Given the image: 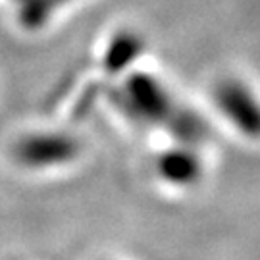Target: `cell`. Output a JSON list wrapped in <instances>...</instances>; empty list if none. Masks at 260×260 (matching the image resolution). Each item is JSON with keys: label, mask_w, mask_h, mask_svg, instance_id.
I'll use <instances>...</instances> for the list:
<instances>
[{"label": "cell", "mask_w": 260, "mask_h": 260, "mask_svg": "<svg viewBox=\"0 0 260 260\" xmlns=\"http://www.w3.org/2000/svg\"><path fill=\"white\" fill-rule=\"evenodd\" d=\"M216 103L243 133L260 137V104L245 85L235 79L222 81L216 89Z\"/></svg>", "instance_id": "cell-1"}, {"label": "cell", "mask_w": 260, "mask_h": 260, "mask_svg": "<svg viewBox=\"0 0 260 260\" xmlns=\"http://www.w3.org/2000/svg\"><path fill=\"white\" fill-rule=\"evenodd\" d=\"M125 106L137 118H145L150 121L164 120L172 114L170 101H168V94L162 89V85L149 75L141 74L127 79Z\"/></svg>", "instance_id": "cell-2"}, {"label": "cell", "mask_w": 260, "mask_h": 260, "mask_svg": "<svg viewBox=\"0 0 260 260\" xmlns=\"http://www.w3.org/2000/svg\"><path fill=\"white\" fill-rule=\"evenodd\" d=\"M74 143L62 135H35L23 139L18 147V156L25 164L45 166L54 164L74 154Z\"/></svg>", "instance_id": "cell-3"}, {"label": "cell", "mask_w": 260, "mask_h": 260, "mask_svg": "<svg viewBox=\"0 0 260 260\" xmlns=\"http://www.w3.org/2000/svg\"><path fill=\"white\" fill-rule=\"evenodd\" d=\"M141 50V45L135 35L129 33H121L118 39H114V43L108 48L106 56V64L110 70H121L125 64H129L131 60H135Z\"/></svg>", "instance_id": "cell-4"}, {"label": "cell", "mask_w": 260, "mask_h": 260, "mask_svg": "<svg viewBox=\"0 0 260 260\" xmlns=\"http://www.w3.org/2000/svg\"><path fill=\"white\" fill-rule=\"evenodd\" d=\"M162 166V174H166L168 177H174V179H185L191 177L197 172V164L193 162V158L187 156L185 152H172L166 154L160 162Z\"/></svg>", "instance_id": "cell-5"}]
</instances>
